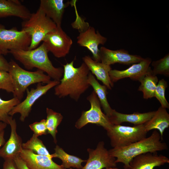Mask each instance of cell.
<instances>
[{
  "label": "cell",
  "instance_id": "1",
  "mask_svg": "<svg viewBox=\"0 0 169 169\" xmlns=\"http://www.w3.org/2000/svg\"><path fill=\"white\" fill-rule=\"evenodd\" d=\"M74 62L63 65V77L55 86L54 94L59 98L69 96L77 101L90 86L88 82L90 71L84 62L78 68L74 66Z\"/></svg>",
  "mask_w": 169,
  "mask_h": 169
},
{
  "label": "cell",
  "instance_id": "2",
  "mask_svg": "<svg viewBox=\"0 0 169 169\" xmlns=\"http://www.w3.org/2000/svg\"><path fill=\"white\" fill-rule=\"evenodd\" d=\"M48 51L44 42L31 50H13L10 53L14 58L28 70L37 68L45 72L51 78L60 81L63 76L64 69L53 65L48 56Z\"/></svg>",
  "mask_w": 169,
  "mask_h": 169
},
{
  "label": "cell",
  "instance_id": "3",
  "mask_svg": "<svg viewBox=\"0 0 169 169\" xmlns=\"http://www.w3.org/2000/svg\"><path fill=\"white\" fill-rule=\"evenodd\" d=\"M160 133L156 130L151 134L140 141L123 147L109 150L110 155L115 157V162L122 163L124 167L129 166V163L135 156L147 152H155L167 149V144L161 142Z\"/></svg>",
  "mask_w": 169,
  "mask_h": 169
},
{
  "label": "cell",
  "instance_id": "4",
  "mask_svg": "<svg viewBox=\"0 0 169 169\" xmlns=\"http://www.w3.org/2000/svg\"><path fill=\"white\" fill-rule=\"evenodd\" d=\"M9 65L8 72L12 79L13 96L20 100L30 85L36 83L48 84L51 81V78L41 70L38 69L34 72L25 70L13 60L9 62Z\"/></svg>",
  "mask_w": 169,
  "mask_h": 169
},
{
  "label": "cell",
  "instance_id": "5",
  "mask_svg": "<svg viewBox=\"0 0 169 169\" xmlns=\"http://www.w3.org/2000/svg\"><path fill=\"white\" fill-rule=\"evenodd\" d=\"M54 23L48 17L39 7L35 13H32L29 18L22 23V30L31 38L28 50L35 49L43 41L45 35L57 28Z\"/></svg>",
  "mask_w": 169,
  "mask_h": 169
},
{
  "label": "cell",
  "instance_id": "6",
  "mask_svg": "<svg viewBox=\"0 0 169 169\" xmlns=\"http://www.w3.org/2000/svg\"><path fill=\"white\" fill-rule=\"evenodd\" d=\"M113 148L128 146L146 137L144 124L133 126L114 125L106 131Z\"/></svg>",
  "mask_w": 169,
  "mask_h": 169
},
{
  "label": "cell",
  "instance_id": "7",
  "mask_svg": "<svg viewBox=\"0 0 169 169\" xmlns=\"http://www.w3.org/2000/svg\"><path fill=\"white\" fill-rule=\"evenodd\" d=\"M31 43L30 35L15 27L7 29L0 24V54L6 55L13 50H28Z\"/></svg>",
  "mask_w": 169,
  "mask_h": 169
},
{
  "label": "cell",
  "instance_id": "8",
  "mask_svg": "<svg viewBox=\"0 0 169 169\" xmlns=\"http://www.w3.org/2000/svg\"><path fill=\"white\" fill-rule=\"evenodd\" d=\"M87 99L90 103V108L82 112L81 116L75 123V127L79 129L88 123H92L102 126L106 131L110 129L113 125L102 112L100 102L94 90L87 97Z\"/></svg>",
  "mask_w": 169,
  "mask_h": 169
},
{
  "label": "cell",
  "instance_id": "9",
  "mask_svg": "<svg viewBox=\"0 0 169 169\" xmlns=\"http://www.w3.org/2000/svg\"><path fill=\"white\" fill-rule=\"evenodd\" d=\"M59 83V81L54 80L44 85L38 83L36 88H32L30 91L27 89L26 90L27 95L26 98L14 106L9 112V115L13 116L15 114L19 113L20 115V120L24 122L29 115L35 102L50 89Z\"/></svg>",
  "mask_w": 169,
  "mask_h": 169
},
{
  "label": "cell",
  "instance_id": "10",
  "mask_svg": "<svg viewBox=\"0 0 169 169\" xmlns=\"http://www.w3.org/2000/svg\"><path fill=\"white\" fill-rule=\"evenodd\" d=\"M44 42L48 51L57 58L65 57L69 52L73 41L63 30L61 27L47 34L44 38Z\"/></svg>",
  "mask_w": 169,
  "mask_h": 169
},
{
  "label": "cell",
  "instance_id": "11",
  "mask_svg": "<svg viewBox=\"0 0 169 169\" xmlns=\"http://www.w3.org/2000/svg\"><path fill=\"white\" fill-rule=\"evenodd\" d=\"M87 151L89 158L81 169H102L116 166L115 158L110 155L103 141L99 142L95 149L88 148Z\"/></svg>",
  "mask_w": 169,
  "mask_h": 169
},
{
  "label": "cell",
  "instance_id": "12",
  "mask_svg": "<svg viewBox=\"0 0 169 169\" xmlns=\"http://www.w3.org/2000/svg\"><path fill=\"white\" fill-rule=\"evenodd\" d=\"M107 38L102 36L98 30L92 26L87 27L80 31L77 37V43L79 45L87 48L92 53L93 59L100 62V50L98 46L104 45Z\"/></svg>",
  "mask_w": 169,
  "mask_h": 169
},
{
  "label": "cell",
  "instance_id": "13",
  "mask_svg": "<svg viewBox=\"0 0 169 169\" xmlns=\"http://www.w3.org/2000/svg\"><path fill=\"white\" fill-rule=\"evenodd\" d=\"M151 62V59L147 57L144 58L138 63L133 64L125 70H119L111 69L109 73L110 79L113 83L126 78L139 81L151 70L150 67Z\"/></svg>",
  "mask_w": 169,
  "mask_h": 169
},
{
  "label": "cell",
  "instance_id": "14",
  "mask_svg": "<svg viewBox=\"0 0 169 169\" xmlns=\"http://www.w3.org/2000/svg\"><path fill=\"white\" fill-rule=\"evenodd\" d=\"M100 50V62L108 65L116 63L125 65L133 64L144 59L139 55L130 54L123 49L114 50L101 47Z\"/></svg>",
  "mask_w": 169,
  "mask_h": 169
},
{
  "label": "cell",
  "instance_id": "15",
  "mask_svg": "<svg viewBox=\"0 0 169 169\" xmlns=\"http://www.w3.org/2000/svg\"><path fill=\"white\" fill-rule=\"evenodd\" d=\"M157 152H147L138 155L130 162L128 166L124 169H153L169 163V159Z\"/></svg>",
  "mask_w": 169,
  "mask_h": 169
},
{
  "label": "cell",
  "instance_id": "16",
  "mask_svg": "<svg viewBox=\"0 0 169 169\" xmlns=\"http://www.w3.org/2000/svg\"><path fill=\"white\" fill-rule=\"evenodd\" d=\"M9 124L11 127V133L8 141L0 149V157L4 160L13 159L19 156L23 150L22 140L17 132V123L15 119L12 118Z\"/></svg>",
  "mask_w": 169,
  "mask_h": 169
},
{
  "label": "cell",
  "instance_id": "17",
  "mask_svg": "<svg viewBox=\"0 0 169 169\" xmlns=\"http://www.w3.org/2000/svg\"><path fill=\"white\" fill-rule=\"evenodd\" d=\"M19 156L29 169H66L49 156L38 155L29 150L23 149Z\"/></svg>",
  "mask_w": 169,
  "mask_h": 169
},
{
  "label": "cell",
  "instance_id": "18",
  "mask_svg": "<svg viewBox=\"0 0 169 169\" xmlns=\"http://www.w3.org/2000/svg\"><path fill=\"white\" fill-rule=\"evenodd\" d=\"M69 4L63 0H41L39 7L57 27H61L65 9Z\"/></svg>",
  "mask_w": 169,
  "mask_h": 169
},
{
  "label": "cell",
  "instance_id": "19",
  "mask_svg": "<svg viewBox=\"0 0 169 169\" xmlns=\"http://www.w3.org/2000/svg\"><path fill=\"white\" fill-rule=\"evenodd\" d=\"M155 111L144 113L136 112L132 114H125L120 113L113 109L111 114L108 117L110 122L114 125H120L122 123L125 122L137 125L144 124L149 120L153 116Z\"/></svg>",
  "mask_w": 169,
  "mask_h": 169
},
{
  "label": "cell",
  "instance_id": "20",
  "mask_svg": "<svg viewBox=\"0 0 169 169\" xmlns=\"http://www.w3.org/2000/svg\"><path fill=\"white\" fill-rule=\"evenodd\" d=\"M82 59L91 73L95 75L98 80L101 81L107 89L111 90L114 83L111 82L109 74L112 69L110 66L95 61L89 55L84 56Z\"/></svg>",
  "mask_w": 169,
  "mask_h": 169
},
{
  "label": "cell",
  "instance_id": "21",
  "mask_svg": "<svg viewBox=\"0 0 169 169\" xmlns=\"http://www.w3.org/2000/svg\"><path fill=\"white\" fill-rule=\"evenodd\" d=\"M31 14L18 0H0V18L14 16L25 20L29 18Z\"/></svg>",
  "mask_w": 169,
  "mask_h": 169
},
{
  "label": "cell",
  "instance_id": "22",
  "mask_svg": "<svg viewBox=\"0 0 169 169\" xmlns=\"http://www.w3.org/2000/svg\"><path fill=\"white\" fill-rule=\"evenodd\" d=\"M144 126L147 132L152 130H158L162 140L164 131L169 126V114L166 109L160 106Z\"/></svg>",
  "mask_w": 169,
  "mask_h": 169
},
{
  "label": "cell",
  "instance_id": "23",
  "mask_svg": "<svg viewBox=\"0 0 169 169\" xmlns=\"http://www.w3.org/2000/svg\"><path fill=\"white\" fill-rule=\"evenodd\" d=\"M88 82L90 86L93 88L105 115L107 117H108L111 114L113 109L111 107L107 100V88L105 85L100 84L90 72L88 75Z\"/></svg>",
  "mask_w": 169,
  "mask_h": 169
},
{
  "label": "cell",
  "instance_id": "24",
  "mask_svg": "<svg viewBox=\"0 0 169 169\" xmlns=\"http://www.w3.org/2000/svg\"><path fill=\"white\" fill-rule=\"evenodd\" d=\"M54 150V153L51 154L52 158L60 159L62 161L61 165L66 169L71 167L81 169L83 167L82 163L86 161L78 157L68 154L58 145L56 146Z\"/></svg>",
  "mask_w": 169,
  "mask_h": 169
},
{
  "label": "cell",
  "instance_id": "25",
  "mask_svg": "<svg viewBox=\"0 0 169 169\" xmlns=\"http://www.w3.org/2000/svg\"><path fill=\"white\" fill-rule=\"evenodd\" d=\"M139 81L141 83V84L139 87L138 90L142 92L143 98L148 99L154 97L158 79L156 75L153 74L152 70L147 73Z\"/></svg>",
  "mask_w": 169,
  "mask_h": 169
},
{
  "label": "cell",
  "instance_id": "26",
  "mask_svg": "<svg viewBox=\"0 0 169 169\" xmlns=\"http://www.w3.org/2000/svg\"><path fill=\"white\" fill-rule=\"evenodd\" d=\"M47 118L46 125L48 133L52 136L54 142L57 143L56 135L58 132L57 128L62 120L63 116L59 113L56 112L51 109L46 108Z\"/></svg>",
  "mask_w": 169,
  "mask_h": 169
},
{
  "label": "cell",
  "instance_id": "27",
  "mask_svg": "<svg viewBox=\"0 0 169 169\" xmlns=\"http://www.w3.org/2000/svg\"><path fill=\"white\" fill-rule=\"evenodd\" d=\"M23 149L29 150L39 155L46 156L52 158L42 140L33 134L29 140L23 144Z\"/></svg>",
  "mask_w": 169,
  "mask_h": 169
},
{
  "label": "cell",
  "instance_id": "28",
  "mask_svg": "<svg viewBox=\"0 0 169 169\" xmlns=\"http://www.w3.org/2000/svg\"><path fill=\"white\" fill-rule=\"evenodd\" d=\"M20 102V100L16 97L5 100L0 97V121L9 124L10 120L13 118L9 115V112Z\"/></svg>",
  "mask_w": 169,
  "mask_h": 169
},
{
  "label": "cell",
  "instance_id": "29",
  "mask_svg": "<svg viewBox=\"0 0 169 169\" xmlns=\"http://www.w3.org/2000/svg\"><path fill=\"white\" fill-rule=\"evenodd\" d=\"M151 64L153 67L152 72L154 75H163L167 77L169 76V53L159 60L151 62Z\"/></svg>",
  "mask_w": 169,
  "mask_h": 169
},
{
  "label": "cell",
  "instance_id": "30",
  "mask_svg": "<svg viewBox=\"0 0 169 169\" xmlns=\"http://www.w3.org/2000/svg\"><path fill=\"white\" fill-rule=\"evenodd\" d=\"M167 82L163 79H161L157 83L155 91L154 97L156 98L162 108L169 109V104L165 97V91L167 87Z\"/></svg>",
  "mask_w": 169,
  "mask_h": 169
},
{
  "label": "cell",
  "instance_id": "31",
  "mask_svg": "<svg viewBox=\"0 0 169 169\" xmlns=\"http://www.w3.org/2000/svg\"><path fill=\"white\" fill-rule=\"evenodd\" d=\"M0 89L9 93H13V88L10 74L8 71L0 69Z\"/></svg>",
  "mask_w": 169,
  "mask_h": 169
},
{
  "label": "cell",
  "instance_id": "32",
  "mask_svg": "<svg viewBox=\"0 0 169 169\" xmlns=\"http://www.w3.org/2000/svg\"><path fill=\"white\" fill-rule=\"evenodd\" d=\"M29 126L33 132V134L37 137L48 134L45 119L33 122L30 124Z\"/></svg>",
  "mask_w": 169,
  "mask_h": 169
},
{
  "label": "cell",
  "instance_id": "33",
  "mask_svg": "<svg viewBox=\"0 0 169 169\" xmlns=\"http://www.w3.org/2000/svg\"><path fill=\"white\" fill-rule=\"evenodd\" d=\"M3 169H18L13 159L4 160Z\"/></svg>",
  "mask_w": 169,
  "mask_h": 169
},
{
  "label": "cell",
  "instance_id": "34",
  "mask_svg": "<svg viewBox=\"0 0 169 169\" xmlns=\"http://www.w3.org/2000/svg\"><path fill=\"white\" fill-rule=\"evenodd\" d=\"M9 62L0 54V69L8 71L9 69Z\"/></svg>",
  "mask_w": 169,
  "mask_h": 169
},
{
  "label": "cell",
  "instance_id": "35",
  "mask_svg": "<svg viewBox=\"0 0 169 169\" xmlns=\"http://www.w3.org/2000/svg\"><path fill=\"white\" fill-rule=\"evenodd\" d=\"M14 160L18 169H29L19 156L16 157Z\"/></svg>",
  "mask_w": 169,
  "mask_h": 169
},
{
  "label": "cell",
  "instance_id": "36",
  "mask_svg": "<svg viewBox=\"0 0 169 169\" xmlns=\"http://www.w3.org/2000/svg\"><path fill=\"white\" fill-rule=\"evenodd\" d=\"M4 131L3 130L0 133V148L5 143L4 138Z\"/></svg>",
  "mask_w": 169,
  "mask_h": 169
},
{
  "label": "cell",
  "instance_id": "37",
  "mask_svg": "<svg viewBox=\"0 0 169 169\" xmlns=\"http://www.w3.org/2000/svg\"><path fill=\"white\" fill-rule=\"evenodd\" d=\"M7 124L4 122L0 121V133L4 130L7 126Z\"/></svg>",
  "mask_w": 169,
  "mask_h": 169
},
{
  "label": "cell",
  "instance_id": "38",
  "mask_svg": "<svg viewBox=\"0 0 169 169\" xmlns=\"http://www.w3.org/2000/svg\"><path fill=\"white\" fill-rule=\"evenodd\" d=\"M105 169H120L117 168H116L115 167H110L108 168H106Z\"/></svg>",
  "mask_w": 169,
  "mask_h": 169
},
{
  "label": "cell",
  "instance_id": "39",
  "mask_svg": "<svg viewBox=\"0 0 169 169\" xmlns=\"http://www.w3.org/2000/svg\"><path fill=\"white\" fill-rule=\"evenodd\" d=\"M69 169H73L72 168H70Z\"/></svg>",
  "mask_w": 169,
  "mask_h": 169
}]
</instances>
